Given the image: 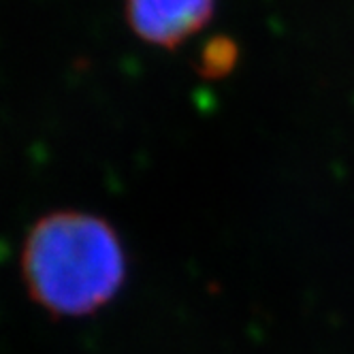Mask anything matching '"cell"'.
<instances>
[{
	"label": "cell",
	"mask_w": 354,
	"mask_h": 354,
	"mask_svg": "<svg viewBox=\"0 0 354 354\" xmlns=\"http://www.w3.org/2000/svg\"><path fill=\"white\" fill-rule=\"evenodd\" d=\"M21 273L30 297L62 318L105 308L126 280V252L113 226L86 212L43 216L26 237Z\"/></svg>",
	"instance_id": "6da1fadb"
},
{
	"label": "cell",
	"mask_w": 354,
	"mask_h": 354,
	"mask_svg": "<svg viewBox=\"0 0 354 354\" xmlns=\"http://www.w3.org/2000/svg\"><path fill=\"white\" fill-rule=\"evenodd\" d=\"M216 0H126L133 32L156 47L186 43L212 19Z\"/></svg>",
	"instance_id": "7a4b0ae2"
},
{
	"label": "cell",
	"mask_w": 354,
	"mask_h": 354,
	"mask_svg": "<svg viewBox=\"0 0 354 354\" xmlns=\"http://www.w3.org/2000/svg\"><path fill=\"white\" fill-rule=\"evenodd\" d=\"M235 56L237 49L229 39H216L201 54V71L207 77H220V75H224L233 66Z\"/></svg>",
	"instance_id": "3957f363"
}]
</instances>
